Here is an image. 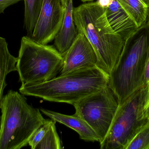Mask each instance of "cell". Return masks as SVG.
<instances>
[{
    "label": "cell",
    "mask_w": 149,
    "mask_h": 149,
    "mask_svg": "<svg viewBox=\"0 0 149 149\" xmlns=\"http://www.w3.org/2000/svg\"><path fill=\"white\" fill-rule=\"evenodd\" d=\"M73 17L79 33L85 35L93 47L99 68L109 76L119 60L124 40L110 26L105 8L97 1L86 3L74 8Z\"/></svg>",
    "instance_id": "6da1fadb"
},
{
    "label": "cell",
    "mask_w": 149,
    "mask_h": 149,
    "mask_svg": "<svg viewBox=\"0 0 149 149\" xmlns=\"http://www.w3.org/2000/svg\"><path fill=\"white\" fill-rule=\"evenodd\" d=\"M109 78V75L98 67L81 69L43 83L22 85L19 92L26 96L73 105L107 86Z\"/></svg>",
    "instance_id": "7a4b0ae2"
},
{
    "label": "cell",
    "mask_w": 149,
    "mask_h": 149,
    "mask_svg": "<svg viewBox=\"0 0 149 149\" xmlns=\"http://www.w3.org/2000/svg\"><path fill=\"white\" fill-rule=\"evenodd\" d=\"M149 45V30L146 23L124 40L119 60L109 75L108 86L119 105L143 86V74Z\"/></svg>",
    "instance_id": "3957f363"
},
{
    "label": "cell",
    "mask_w": 149,
    "mask_h": 149,
    "mask_svg": "<svg viewBox=\"0 0 149 149\" xmlns=\"http://www.w3.org/2000/svg\"><path fill=\"white\" fill-rule=\"evenodd\" d=\"M0 108V149L26 147L46 121L39 109L28 104L24 95L13 90L3 96Z\"/></svg>",
    "instance_id": "277c9868"
},
{
    "label": "cell",
    "mask_w": 149,
    "mask_h": 149,
    "mask_svg": "<svg viewBox=\"0 0 149 149\" xmlns=\"http://www.w3.org/2000/svg\"><path fill=\"white\" fill-rule=\"evenodd\" d=\"M16 64L22 85L46 82L56 78L63 67V57L55 46L39 43L24 36Z\"/></svg>",
    "instance_id": "5b68a950"
},
{
    "label": "cell",
    "mask_w": 149,
    "mask_h": 149,
    "mask_svg": "<svg viewBox=\"0 0 149 149\" xmlns=\"http://www.w3.org/2000/svg\"><path fill=\"white\" fill-rule=\"evenodd\" d=\"M146 87L133 93L119 106L102 149H126L140 128L148 121L143 113Z\"/></svg>",
    "instance_id": "8992f818"
},
{
    "label": "cell",
    "mask_w": 149,
    "mask_h": 149,
    "mask_svg": "<svg viewBox=\"0 0 149 149\" xmlns=\"http://www.w3.org/2000/svg\"><path fill=\"white\" fill-rule=\"evenodd\" d=\"M74 114L93 129L101 143L106 138L119 108V103L108 85L73 104Z\"/></svg>",
    "instance_id": "52a82bcc"
},
{
    "label": "cell",
    "mask_w": 149,
    "mask_h": 149,
    "mask_svg": "<svg viewBox=\"0 0 149 149\" xmlns=\"http://www.w3.org/2000/svg\"><path fill=\"white\" fill-rule=\"evenodd\" d=\"M65 8L62 0H43L31 38L43 44H48L53 41L62 26Z\"/></svg>",
    "instance_id": "ba28073f"
},
{
    "label": "cell",
    "mask_w": 149,
    "mask_h": 149,
    "mask_svg": "<svg viewBox=\"0 0 149 149\" xmlns=\"http://www.w3.org/2000/svg\"><path fill=\"white\" fill-rule=\"evenodd\" d=\"M96 67L99 68V61L93 47L85 35L79 33L73 44L63 57L60 75Z\"/></svg>",
    "instance_id": "9c48e42d"
},
{
    "label": "cell",
    "mask_w": 149,
    "mask_h": 149,
    "mask_svg": "<svg viewBox=\"0 0 149 149\" xmlns=\"http://www.w3.org/2000/svg\"><path fill=\"white\" fill-rule=\"evenodd\" d=\"M65 8L62 26L54 39L55 48L63 57L73 44L79 34L73 17V0H70Z\"/></svg>",
    "instance_id": "30bf717a"
},
{
    "label": "cell",
    "mask_w": 149,
    "mask_h": 149,
    "mask_svg": "<svg viewBox=\"0 0 149 149\" xmlns=\"http://www.w3.org/2000/svg\"><path fill=\"white\" fill-rule=\"evenodd\" d=\"M105 11L110 26L124 40L138 28L116 0H112L110 4L105 8Z\"/></svg>",
    "instance_id": "8fae6325"
},
{
    "label": "cell",
    "mask_w": 149,
    "mask_h": 149,
    "mask_svg": "<svg viewBox=\"0 0 149 149\" xmlns=\"http://www.w3.org/2000/svg\"><path fill=\"white\" fill-rule=\"evenodd\" d=\"M40 110L54 121L63 124L76 131L81 140L87 142H99V138L93 129L84 120L75 115H66L45 108H41Z\"/></svg>",
    "instance_id": "7c38bea8"
},
{
    "label": "cell",
    "mask_w": 149,
    "mask_h": 149,
    "mask_svg": "<svg viewBox=\"0 0 149 149\" xmlns=\"http://www.w3.org/2000/svg\"><path fill=\"white\" fill-rule=\"evenodd\" d=\"M17 58L10 52L6 39L0 36V105L3 97V93L7 86V75L17 71Z\"/></svg>",
    "instance_id": "4fadbf2b"
},
{
    "label": "cell",
    "mask_w": 149,
    "mask_h": 149,
    "mask_svg": "<svg viewBox=\"0 0 149 149\" xmlns=\"http://www.w3.org/2000/svg\"><path fill=\"white\" fill-rule=\"evenodd\" d=\"M138 28L146 22L149 7L143 0H116Z\"/></svg>",
    "instance_id": "5bb4252c"
},
{
    "label": "cell",
    "mask_w": 149,
    "mask_h": 149,
    "mask_svg": "<svg viewBox=\"0 0 149 149\" xmlns=\"http://www.w3.org/2000/svg\"><path fill=\"white\" fill-rule=\"evenodd\" d=\"M24 29L31 37L42 7L43 0H24Z\"/></svg>",
    "instance_id": "9a60e30c"
},
{
    "label": "cell",
    "mask_w": 149,
    "mask_h": 149,
    "mask_svg": "<svg viewBox=\"0 0 149 149\" xmlns=\"http://www.w3.org/2000/svg\"><path fill=\"white\" fill-rule=\"evenodd\" d=\"M56 122L52 120L48 131L42 141L38 143L36 149H61V141L56 129Z\"/></svg>",
    "instance_id": "2e32d148"
},
{
    "label": "cell",
    "mask_w": 149,
    "mask_h": 149,
    "mask_svg": "<svg viewBox=\"0 0 149 149\" xmlns=\"http://www.w3.org/2000/svg\"><path fill=\"white\" fill-rule=\"evenodd\" d=\"M126 149H149V120L140 128Z\"/></svg>",
    "instance_id": "e0dca14e"
},
{
    "label": "cell",
    "mask_w": 149,
    "mask_h": 149,
    "mask_svg": "<svg viewBox=\"0 0 149 149\" xmlns=\"http://www.w3.org/2000/svg\"><path fill=\"white\" fill-rule=\"evenodd\" d=\"M51 121L52 120H46L44 123L33 134L29 142V145L31 149H36V146L42 141L49 127Z\"/></svg>",
    "instance_id": "ac0fdd59"
},
{
    "label": "cell",
    "mask_w": 149,
    "mask_h": 149,
    "mask_svg": "<svg viewBox=\"0 0 149 149\" xmlns=\"http://www.w3.org/2000/svg\"><path fill=\"white\" fill-rule=\"evenodd\" d=\"M143 113L145 118L149 120V80L146 85V92L143 106Z\"/></svg>",
    "instance_id": "d6986e66"
},
{
    "label": "cell",
    "mask_w": 149,
    "mask_h": 149,
    "mask_svg": "<svg viewBox=\"0 0 149 149\" xmlns=\"http://www.w3.org/2000/svg\"><path fill=\"white\" fill-rule=\"evenodd\" d=\"M149 80V45L147 52V58L145 62L144 68V74H143V86L146 87L147 83Z\"/></svg>",
    "instance_id": "ffe728a7"
},
{
    "label": "cell",
    "mask_w": 149,
    "mask_h": 149,
    "mask_svg": "<svg viewBox=\"0 0 149 149\" xmlns=\"http://www.w3.org/2000/svg\"><path fill=\"white\" fill-rule=\"evenodd\" d=\"M24 0H0V14L4 12L7 8L11 5L15 4L20 1Z\"/></svg>",
    "instance_id": "44dd1931"
},
{
    "label": "cell",
    "mask_w": 149,
    "mask_h": 149,
    "mask_svg": "<svg viewBox=\"0 0 149 149\" xmlns=\"http://www.w3.org/2000/svg\"><path fill=\"white\" fill-rule=\"evenodd\" d=\"M112 0H97L96 1L102 7L106 8L111 3Z\"/></svg>",
    "instance_id": "7402d4cb"
},
{
    "label": "cell",
    "mask_w": 149,
    "mask_h": 149,
    "mask_svg": "<svg viewBox=\"0 0 149 149\" xmlns=\"http://www.w3.org/2000/svg\"><path fill=\"white\" fill-rule=\"evenodd\" d=\"M145 23L147 24L149 30V8H148V15H147V20H146Z\"/></svg>",
    "instance_id": "603a6c76"
},
{
    "label": "cell",
    "mask_w": 149,
    "mask_h": 149,
    "mask_svg": "<svg viewBox=\"0 0 149 149\" xmlns=\"http://www.w3.org/2000/svg\"><path fill=\"white\" fill-rule=\"evenodd\" d=\"M69 1H70V0H62V3H63V5L65 7H66L67 3H68Z\"/></svg>",
    "instance_id": "cb8c5ba5"
},
{
    "label": "cell",
    "mask_w": 149,
    "mask_h": 149,
    "mask_svg": "<svg viewBox=\"0 0 149 149\" xmlns=\"http://www.w3.org/2000/svg\"><path fill=\"white\" fill-rule=\"evenodd\" d=\"M83 2H92L94 0H81Z\"/></svg>",
    "instance_id": "d4e9b609"
},
{
    "label": "cell",
    "mask_w": 149,
    "mask_h": 149,
    "mask_svg": "<svg viewBox=\"0 0 149 149\" xmlns=\"http://www.w3.org/2000/svg\"><path fill=\"white\" fill-rule=\"evenodd\" d=\"M143 1L147 3V5H148L149 8V0H143Z\"/></svg>",
    "instance_id": "484cf974"
}]
</instances>
